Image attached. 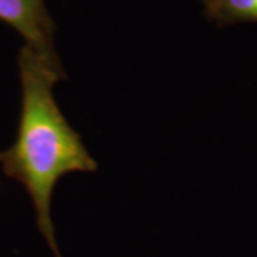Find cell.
<instances>
[{"instance_id": "1", "label": "cell", "mask_w": 257, "mask_h": 257, "mask_svg": "<svg viewBox=\"0 0 257 257\" xmlns=\"http://www.w3.org/2000/svg\"><path fill=\"white\" fill-rule=\"evenodd\" d=\"M22 111L15 143L0 152L3 173L22 184L36 210L37 227L55 257H63L56 241L52 197L57 182L69 173H94L97 163L80 135L66 120L55 99L63 66L50 63L28 45L18 56Z\"/></svg>"}, {"instance_id": "2", "label": "cell", "mask_w": 257, "mask_h": 257, "mask_svg": "<svg viewBox=\"0 0 257 257\" xmlns=\"http://www.w3.org/2000/svg\"><path fill=\"white\" fill-rule=\"evenodd\" d=\"M0 20L18 30L25 45L50 63L62 66L55 49V23L45 0H0Z\"/></svg>"}, {"instance_id": "3", "label": "cell", "mask_w": 257, "mask_h": 257, "mask_svg": "<svg viewBox=\"0 0 257 257\" xmlns=\"http://www.w3.org/2000/svg\"><path fill=\"white\" fill-rule=\"evenodd\" d=\"M219 8L233 19L257 20V0H219Z\"/></svg>"}]
</instances>
